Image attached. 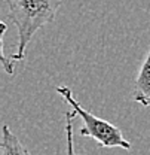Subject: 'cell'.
<instances>
[{"instance_id":"obj_1","label":"cell","mask_w":150,"mask_h":155,"mask_svg":"<svg viewBox=\"0 0 150 155\" xmlns=\"http://www.w3.org/2000/svg\"><path fill=\"white\" fill-rule=\"evenodd\" d=\"M62 0H5L9 9V19L18 30V46L12 55V63L22 61L33 36L55 19Z\"/></svg>"},{"instance_id":"obj_2","label":"cell","mask_w":150,"mask_h":155,"mask_svg":"<svg viewBox=\"0 0 150 155\" xmlns=\"http://www.w3.org/2000/svg\"><path fill=\"white\" fill-rule=\"evenodd\" d=\"M56 93L62 97L70 107L79 115L83 121V127L80 130V136L83 137H92L100 143L103 148H122V149H131V143L123 137L122 131L114 127L113 124L107 122L106 119H101L98 116L88 112L77 100L75 98L73 93L67 87H56Z\"/></svg>"},{"instance_id":"obj_3","label":"cell","mask_w":150,"mask_h":155,"mask_svg":"<svg viewBox=\"0 0 150 155\" xmlns=\"http://www.w3.org/2000/svg\"><path fill=\"white\" fill-rule=\"evenodd\" d=\"M134 100L144 107H150V49L135 79Z\"/></svg>"},{"instance_id":"obj_4","label":"cell","mask_w":150,"mask_h":155,"mask_svg":"<svg viewBox=\"0 0 150 155\" xmlns=\"http://www.w3.org/2000/svg\"><path fill=\"white\" fill-rule=\"evenodd\" d=\"M2 155H31L28 149L19 142V139L11 131V128L5 124L2 128Z\"/></svg>"},{"instance_id":"obj_5","label":"cell","mask_w":150,"mask_h":155,"mask_svg":"<svg viewBox=\"0 0 150 155\" xmlns=\"http://www.w3.org/2000/svg\"><path fill=\"white\" fill-rule=\"evenodd\" d=\"M76 116V112H65V155H77L75 152L73 145V118Z\"/></svg>"},{"instance_id":"obj_6","label":"cell","mask_w":150,"mask_h":155,"mask_svg":"<svg viewBox=\"0 0 150 155\" xmlns=\"http://www.w3.org/2000/svg\"><path fill=\"white\" fill-rule=\"evenodd\" d=\"M5 33H6V24L2 22V33H0V58H2V64L5 67V72L8 75H14V70H15V66L6 60V55H5Z\"/></svg>"}]
</instances>
